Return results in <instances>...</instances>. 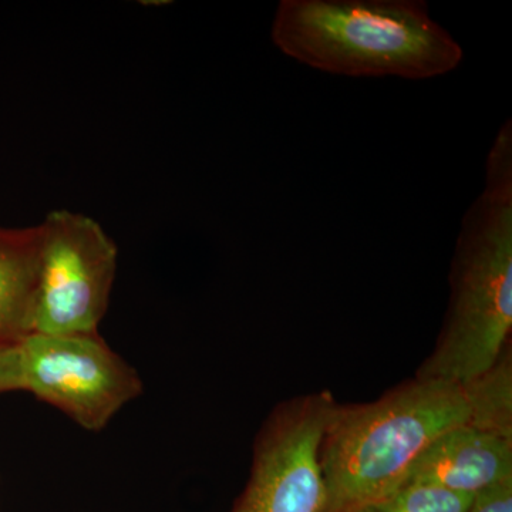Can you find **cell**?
Masks as SVG:
<instances>
[{"label":"cell","instance_id":"cell-1","mask_svg":"<svg viewBox=\"0 0 512 512\" xmlns=\"http://www.w3.org/2000/svg\"><path fill=\"white\" fill-rule=\"evenodd\" d=\"M448 279L446 319L416 377L466 386L511 346V120L500 128L488 153L484 190L461 222Z\"/></svg>","mask_w":512,"mask_h":512},{"label":"cell","instance_id":"cell-2","mask_svg":"<svg viewBox=\"0 0 512 512\" xmlns=\"http://www.w3.org/2000/svg\"><path fill=\"white\" fill-rule=\"evenodd\" d=\"M464 426L478 427L473 383L414 376L373 402L335 400L319 446L322 512H359L394 493L433 441Z\"/></svg>","mask_w":512,"mask_h":512},{"label":"cell","instance_id":"cell-3","mask_svg":"<svg viewBox=\"0 0 512 512\" xmlns=\"http://www.w3.org/2000/svg\"><path fill=\"white\" fill-rule=\"evenodd\" d=\"M271 36L285 56L336 76L429 80L464 57L420 0H282Z\"/></svg>","mask_w":512,"mask_h":512},{"label":"cell","instance_id":"cell-4","mask_svg":"<svg viewBox=\"0 0 512 512\" xmlns=\"http://www.w3.org/2000/svg\"><path fill=\"white\" fill-rule=\"evenodd\" d=\"M39 227L33 333H99L117 274L116 244L99 222L77 212H50Z\"/></svg>","mask_w":512,"mask_h":512},{"label":"cell","instance_id":"cell-5","mask_svg":"<svg viewBox=\"0 0 512 512\" xmlns=\"http://www.w3.org/2000/svg\"><path fill=\"white\" fill-rule=\"evenodd\" d=\"M20 390L66 414L84 430H103L143 393L133 366L94 335L30 333L18 346Z\"/></svg>","mask_w":512,"mask_h":512},{"label":"cell","instance_id":"cell-6","mask_svg":"<svg viewBox=\"0 0 512 512\" xmlns=\"http://www.w3.org/2000/svg\"><path fill=\"white\" fill-rule=\"evenodd\" d=\"M333 403L322 390L276 404L256 434L251 476L229 512H322L319 446Z\"/></svg>","mask_w":512,"mask_h":512},{"label":"cell","instance_id":"cell-7","mask_svg":"<svg viewBox=\"0 0 512 512\" xmlns=\"http://www.w3.org/2000/svg\"><path fill=\"white\" fill-rule=\"evenodd\" d=\"M512 478V436L474 426L447 431L407 470L402 485H439L471 497Z\"/></svg>","mask_w":512,"mask_h":512},{"label":"cell","instance_id":"cell-8","mask_svg":"<svg viewBox=\"0 0 512 512\" xmlns=\"http://www.w3.org/2000/svg\"><path fill=\"white\" fill-rule=\"evenodd\" d=\"M40 227H0V352L33 333Z\"/></svg>","mask_w":512,"mask_h":512},{"label":"cell","instance_id":"cell-9","mask_svg":"<svg viewBox=\"0 0 512 512\" xmlns=\"http://www.w3.org/2000/svg\"><path fill=\"white\" fill-rule=\"evenodd\" d=\"M473 501L471 495L454 493L439 485L413 483L402 485L359 512H468Z\"/></svg>","mask_w":512,"mask_h":512},{"label":"cell","instance_id":"cell-10","mask_svg":"<svg viewBox=\"0 0 512 512\" xmlns=\"http://www.w3.org/2000/svg\"><path fill=\"white\" fill-rule=\"evenodd\" d=\"M468 512H512V478L476 495Z\"/></svg>","mask_w":512,"mask_h":512},{"label":"cell","instance_id":"cell-11","mask_svg":"<svg viewBox=\"0 0 512 512\" xmlns=\"http://www.w3.org/2000/svg\"><path fill=\"white\" fill-rule=\"evenodd\" d=\"M20 390L18 348L0 352V394Z\"/></svg>","mask_w":512,"mask_h":512}]
</instances>
